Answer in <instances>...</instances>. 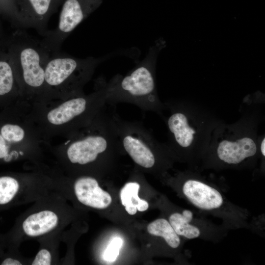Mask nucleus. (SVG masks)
Segmentation results:
<instances>
[{
	"label": "nucleus",
	"mask_w": 265,
	"mask_h": 265,
	"mask_svg": "<svg viewBox=\"0 0 265 265\" xmlns=\"http://www.w3.org/2000/svg\"><path fill=\"white\" fill-rule=\"evenodd\" d=\"M244 102L236 122L222 121L214 129L200 169H240L254 167L259 160V127L263 119L259 100Z\"/></svg>",
	"instance_id": "nucleus-1"
},
{
	"label": "nucleus",
	"mask_w": 265,
	"mask_h": 265,
	"mask_svg": "<svg viewBox=\"0 0 265 265\" xmlns=\"http://www.w3.org/2000/svg\"><path fill=\"white\" fill-rule=\"evenodd\" d=\"M161 117L168 140L165 143L173 158L198 168L209 145L213 132L222 121L204 106L185 100L164 102Z\"/></svg>",
	"instance_id": "nucleus-2"
},
{
	"label": "nucleus",
	"mask_w": 265,
	"mask_h": 265,
	"mask_svg": "<svg viewBox=\"0 0 265 265\" xmlns=\"http://www.w3.org/2000/svg\"><path fill=\"white\" fill-rule=\"evenodd\" d=\"M105 90L99 79L94 90L46 104H32L31 114L43 138L65 137L89 124L105 108Z\"/></svg>",
	"instance_id": "nucleus-3"
},
{
	"label": "nucleus",
	"mask_w": 265,
	"mask_h": 265,
	"mask_svg": "<svg viewBox=\"0 0 265 265\" xmlns=\"http://www.w3.org/2000/svg\"><path fill=\"white\" fill-rule=\"evenodd\" d=\"M164 45V42L160 41L151 46L145 58L126 75L117 74L107 82L99 79L105 91L106 104L130 103L161 116L165 106L157 92L156 65Z\"/></svg>",
	"instance_id": "nucleus-4"
},
{
	"label": "nucleus",
	"mask_w": 265,
	"mask_h": 265,
	"mask_svg": "<svg viewBox=\"0 0 265 265\" xmlns=\"http://www.w3.org/2000/svg\"><path fill=\"white\" fill-rule=\"evenodd\" d=\"M4 49L13 68L22 99L31 104L45 103V65L51 51L42 41L21 30L7 38Z\"/></svg>",
	"instance_id": "nucleus-5"
},
{
	"label": "nucleus",
	"mask_w": 265,
	"mask_h": 265,
	"mask_svg": "<svg viewBox=\"0 0 265 265\" xmlns=\"http://www.w3.org/2000/svg\"><path fill=\"white\" fill-rule=\"evenodd\" d=\"M104 110L89 124L64 137L54 151L61 163L89 166L121 150L110 116Z\"/></svg>",
	"instance_id": "nucleus-6"
},
{
	"label": "nucleus",
	"mask_w": 265,
	"mask_h": 265,
	"mask_svg": "<svg viewBox=\"0 0 265 265\" xmlns=\"http://www.w3.org/2000/svg\"><path fill=\"white\" fill-rule=\"evenodd\" d=\"M31 104L21 99L0 112V163L23 159H36L43 145L42 137L31 114Z\"/></svg>",
	"instance_id": "nucleus-7"
},
{
	"label": "nucleus",
	"mask_w": 265,
	"mask_h": 265,
	"mask_svg": "<svg viewBox=\"0 0 265 265\" xmlns=\"http://www.w3.org/2000/svg\"><path fill=\"white\" fill-rule=\"evenodd\" d=\"M103 58H80L62 53L51 52L45 65L47 101L63 100L83 92Z\"/></svg>",
	"instance_id": "nucleus-8"
},
{
	"label": "nucleus",
	"mask_w": 265,
	"mask_h": 265,
	"mask_svg": "<svg viewBox=\"0 0 265 265\" xmlns=\"http://www.w3.org/2000/svg\"><path fill=\"white\" fill-rule=\"evenodd\" d=\"M110 118L121 150L136 164L146 169L168 165L173 157L168 146L157 140L143 124L125 121L116 114Z\"/></svg>",
	"instance_id": "nucleus-9"
},
{
	"label": "nucleus",
	"mask_w": 265,
	"mask_h": 265,
	"mask_svg": "<svg viewBox=\"0 0 265 265\" xmlns=\"http://www.w3.org/2000/svg\"><path fill=\"white\" fill-rule=\"evenodd\" d=\"M183 196L193 207L203 213L218 216L228 221H240L246 218L243 210L232 204L220 188L201 175L198 169L190 168L180 173Z\"/></svg>",
	"instance_id": "nucleus-10"
},
{
	"label": "nucleus",
	"mask_w": 265,
	"mask_h": 265,
	"mask_svg": "<svg viewBox=\"0 0 265 265\" xmlns=\"http://www.w3.org/2000/svg\"><path fill=\"white\" fill-rule=\"evenodd\" d=\"M102 0H64L58 26L48 30L42 41L51 52L60 51L63 42L73 30L97 9Z\"/></svg>",
	"instance_id": "nucleus-11"
},
{
	"label": "nucleus",
	"mask_w": 265,
	"mask_h": 265,
	"mask_svg": "<svg viewBox=\"0 0 265 265\" xmlns=\"http://www.w3.org/2000/svg\"><path fill=\"white\" fill-rule=\"evenodd\" d=\"M63 0H17L18 26L35 29L43 36L47 25Z\"/></svg>",
	"instance_id": "nucleus-12"
},
{
	"label": "nucleus",
	"mask_w": 265,
	"mask_h": 265,
	"mask_svg": "<svg viewBox=\"0 0 265 265\" xmlns=\"http://www.w3.org/2000/svg\"><path fill=\"white\" fill-rule=\"evenodd\" d=\"M62 224L61 213L53 208H42L28 214L18 226L5 236L10 238L22 232L29 238H38L48 235L59 228Z\"/></svg>",
	"instance_id": "nucleus-13"
},
{
	"label": "nucleus",
	"mask_w": 265,
	"mask_h": 265,
	"mask_svg": "<svg viewBox=\"0 0 265 265\" xmlns=\"http://www.w3.org/2000/svg\"><path fill=\"white\" fill-rule=\"evenodd\" d=\"M168 221L179 236L187 239L211 238L215 236V228L197 217L190 210L172 213Z\"/></svg>",
	"instance_id": "nucleus-14"
},
{
	"label": "nucleus",
	"mask_w": 265,
	"mask_h": 265,
	"mask_svg": "<svg viewBox=\"0 0 265 265\" xmlns=\"http://www.w3.org/2000/svg\"><path fill=\"white\" fill-rule=\"evenodd\" d=\"M73 188L78 200L86 206L104 209L112 202L110 195L99 186L97 180L93 177H78L74 182Z\"/></svg>",
	"instance_id": "nucleus-15"
},
{
	"label": "nucleus",
	"mask_w": 265,
	"mask_h": 265,
	"mask_svg": "<svg viewBox=\"0 0 265 265\" xmlns=\"http://www.w3.org/2000/svg\"><path fill=\"white\" fill-rule=\"evenodd\" d=\"M19 85L8 55L0 49V112L22 99Z\"/></svg>",
	"instance_id": "nucleus-16"
},
{
	"label": "nucleus",
	"mask_w": 265,
	"mask_h": 265,
	"mask_svg": "<svg viewBox=\"0 0 265 265\" xmlns=\"http://www.w3.org/2000/svg\"><path fill=\"white\" fill-rule=\"evenodd\" d=\"M37 175L15 173L0 174V211L17 204L22 194L26 192L28 182Z\"/></svg>",
	"instance_id": "nucleus-17"
},
{
	"label": "nucleus",
	"mask_w": 265,
	"mask_h": 265,
	"mask_svg": "<svg viewBox=\"0 0 265 265\" xmlns=\"http://www.w3.org/2000/svg\"><path fill=\"white\" fill-rule=\"evenodd\" d=\"M140 185L136 182H129L125 185L120 191L122 204L130 215L135 214L137 211L144 212L149 207L148 203L140 199L138 192Z\"/></svg>",
	"instance_id": "nucleus-18"
},
{
	"label": "nucleus",
	"mask_w": 265,
	"mask_h": 265,
	"mask_svg": "<svg viewBox=\"0 0 265 265\" xmlns=\"http://www.w3.org/2000/svg\"><path fill=\"white\" fill-rule=\"evenodd\" d=\"M147 229L150 234L162 238L168 245L173 249L178 248L181 245L180 237L166 219L161 218L153 221L147 226Z\"/></svg>",
	"instance_id": "nucleus-19"
},
{
	"label": "nucleus",
	"mask_w": 265,
	"mask_h": 265,
	"mask_svg": "<svg viewBox=\"0 0 265 265\" xmlns=\"http://www.w3.org/2000/svg\"><path fill=\"white\" fill-rule=\"evenodd\" d=\"M122 243L123 240L120 238H113L105 251V260L109 262L114 261L119 255V250Z\"/></svg>",
	"instance_id": "nucleus-20"
},
{
	"label": "nucleus",
	"mask_w": 265,
	"mask_h": 265,
	"mask_svg": "<svg viewBox=\"0 0 265 265\" xmlns=\"http://www.w3.org/2000/svg\"><path fill=\"white\" fill-rule=\"evenodd\" d=\"M53 255L47 248H41L31 263L32 265H50L53 263Z\"/></svg>",
	"instance_id": "nucleus-21"
},
{
	"label": "nucleus",
	"mask_w": 265,
	"mask_h": 265,
	"mask_svg": "<svg viewBox=\"0 0 265 265\" xmlns=\"http://www.w3.org/2000/svg\"><path fill=\"white\" fill-rule=\"evenodd\" d=\"M2 10L10 20H14L17 17L18 10L17 0H0Z\"/></svg>",
	"instance_id": "nucleus-22"
},
{
	"label": "nucleus",
	"mask_w": 265,
	"mask_h": 265,
	"mask_svg": "<svg viewBox=\"0 0 265 265\" xmlns=\"http://www.w3.org/2000/svg\"><path fill=\"white\" fill-rule=\"evenodd\" d=\"M6 39L4 36L0 21V49H4Z\"/></svg>",
	"instance_id": "nucleus-23"
},
{
	"label": "nucleus",
	"mask_w": 265,
	"mask_h": 265,
	"mask_svg": "<svg viewBox=\"0 0 265 265\" xmlns=\"http://www.w3.org/2000/svg\"><path fill=\"white\" fill-rule=\"evenodd\" d=\"M4 247L5 245L2 239V236H0V257L4 252Z\"/></svg>",
	"instance_id": "nucleus-24"
},
{
	"label": "nucleus",
	"mask_w": 265,
	"mask_h": 265,
	"mask_svg": "<svg viewBox=\"0 0 265 265\" xmlns=\"http://www.w3.org/2000/svg\"></svg>",
	"instance_id": "nucleus-25"
}]
</instances>
